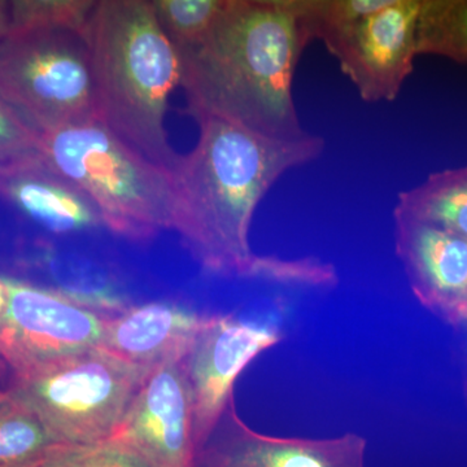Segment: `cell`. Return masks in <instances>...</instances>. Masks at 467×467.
I'll use <instances>...</instances> for the list:
<instances>
[{
	"instance_id": "1",
	"label": "cell",
	"mask_w": 467,
	"mask_h": 467,
	"mask_svg": "<svg viewBox=\"0 0 467 467\" xmlns=\"http://www.w3.org/2000/svg\"><path fill=\"white\" fill-rule=\"evenodd\" d=\"M312 42L300 0H230L204 42L180 52L181 85L193 119L217 117L282 140L306 133L292 95Z\"/></svg>"
},
{
	"instance_id": "2",
	"label": "cell",
	"mask_w": 467,
	"mask_h": 467,
	"mask_svg": "<svg viewBox=\"0 0 467 467\" xmlns=\"http://www.w3.org/2000/svg\"><path fill=\"white\" fill-rule=\"evenodd\" d=\"M198 122V144L171 171L173 229L208 272L254 278L260 256L251 250L250 229L257 205L285 171L318 159L324 140H275L217 117Z\"/></svg>"
},
{
	"instance_id": "3",
	"label": "cell",
	"mask_w": 467,
	"mask_h": 467,
	"mask_svg": "<svg viewBox=\"0 0 467 467\" xmlns=\"http://www.w3.org/2000/svg\"><path fill=\"white\" fill-rule=\"evenodd\" d=\"M98 113L119 140L173 171L181 155L165 130L168 100L181 85L180 52L160 26L150 2H98L88 27Z\"/></svg>"
},
{
	"instance_id": "4",
	"label": "cell",
	"mask_w": 467,
	"mask_h": 467,
	"mask_svg": "<svg viewBox=\"0 0 467 467\" xmlns=\"http://www.w3.org/2000/svg\"><path fill=\"white\" fill-rule=\"evenodd\" d=\"M39 159L78 187L110 232L152 241L173 227V177L128 146L101 121L39 134Z\"/></svg>"
},
{
	"instance_id": "5",
	"label": "cell",
	"mask_w": 467,
	"mask_h": 467,
	"mask_svg": "<svg viewBox=\"0 0 467 467\" xmlns=\"http://www.w3.org/2000/svg\"><path fill=\"white\" fill-rule=\"evenodd\" d=\"M0 97L39 134L99 121L86 34L9 33L0 43Z\"/></svg>"
},
{
	"instance_id": "6",
	"label": "cell",
	"mask_w": 467,
	"mask_h": 467,
	"mask_svg": "<svg viewBox=\"0 0 467 467\" xmlns=\"http://www.w3.org/2000/svg\"><path fill=\"white\" fill-rule=\"evenodd\" d=\"M150 371L97 348L15 376L8 389L57 444H94L112 438Z\"/></svg>"
},
{
	"instance_id": "7",
	"label": "cell",
	"mask_w": 467,
	"mask_h": 467,
	"mask_svg": "<svg viewBox=\"0 0 467 467\" xmlns=\"http://www.w3.org/2000/svg\"><path fill=\"white\" fill-rule=\"evenodd\" d=\"M8 308L0 330V358L15 376L32 373L101 348L107 318L54 288L5 278Z\"/></svg>"
},
{
	"instance_id": "8",
	"label": "cell",
	"mask_w": 467,
	"mask_h": 467,
	"mask_svg": "<svg viewBox=\"0 0 467 467\" xmlns=\"http://www.w3.org/2000/svg\"><path fill=\"white\" fill-rule=\"evenodd\" d=\"M284 339L279 319L205 316L184 358L192 387L193 432L201 460L209 439L233 402L234 383L257 356Z\"/></svg>"
},
{
	"instance_id": "9",
	"label": "cell",
	"mask_w": 467,
	"mask_h": 467,
	"mask_svg": "<svg viewBox=\"0 0 467 467\" xmlns=\"http://www.w3.org/2000/svg\"><path fill=\"white\" fill-rule=\"evenodd\" d=\"M423 0H389L383 8L322 42L368 103L398 98L418 57Z\"/></svg>"
},
{
	"instance_id": "10",
	"label": "cell",
	"mask_w": 467,
	"mask_h": 467,
	"mask_svg": "<svg viewBox=\"0 0 467 467\" xmlns=\"http://www.w3.org/2000/svg\"><path fill=\"white\" fill-rule=\"evenodd\" d=\"M109 441L125 445L150 467L201 466L183 359L150 371Z\"/></svg>"
},
{
	"instance_id": "11",
	"label": "cell",
	"mask_w": 467,
	"mask_h": 467,
	"mask_svg": "<svg viewBox=\"0 0 467 467\" xmlns=\"http://www.w3.org/2000/svg\"><path fill=\"white\" fill-rule=\"evenodd\" d=\"M367 447L353 432L331 439L259 434L239 420L232 402L202 451L201 466L365 467Z\"/></svg>"
},
{
	"instance_id": "12",
	"label": "cell",
	"mask_w": 467,
	"mask_h": 467,
	"mask_svg": "<svg viewBox=\"0 0 467 467\" xmlns=\"http://www.w3.org/2000/svg\"><path fill=\"white\" fill-rule=\"evenodd\" d=\"M395 248L417 299L459 324L467 316V241L416 218L393 213Z\"/></svg>"
},
{
	"instance_id": "13",
	"label": "cell",
	"mask_w": 467,
	"mask_h": 467,
	"mask_svg": "<svg viewBox=\"0 0 467 467\" xmlns=\"http://www.w3.org/2000/svg\"><path fill=\"white\" fill-rule=\"evenodd\" d=\"M205 316L177 301L128 306L107 318L101 348L130 364L155 370L182 361Z\"/></svg>"
},
{
	"instance_id": "14",
	"label": "cell",
	"mask_w": 467,
	"mask_h": 467,
	"mask_svg": "<svg viewBox=\"0 0 467 467\" xmlns=\"http://www.w3.org/2000/svg\"><path fill=\"white\" fill-rule=\"evenodd\" d=\"M0 196L36 225L58 235L103 225L88 196L39 158L0 167Z\"/></svg>"
},
{
	"instance_id": "15",
	"label": "cell",
	"mask_w": 467,
	"mask_h": 467,
	"mask_svg": "<svg viewBox=\"0 0 467 467\" xmlns=\"http://www.w3.org/2000/svg\"><path fill=\"white\" fill-rule=\"evenodd\" d=\"M395 211L467 241V167L430 175L399 195Z\"/></svg>"
},
{
	"instance_id": "16",
	"label": "cell",
	"mask_w": 467,
	"mask_h": 467,
	"mask_svg": "<svg viewBox=\"0 0 467 467\" xmlns=\"http://www.w3.org/2000/svg\"><path fill=\"white\" fill-rule=\"evenodd\" d=\"M57 444L41 418L7 389L0 400V467L34 462Z\"/></svg>"
},
{
	"instance_id": "17",
	"label": "cell",
	"mask_w": 467,
	"mask_h": 467,
	"mask_svg": "<svg viewBox=\"0 0 467 467\" xmlns=\"http://www.w3.org/2000/svg\"><path fill=\"white\" fill-rule=\"evenodd\" d=\"M441 55L467 64V0H423L418 55Z\"/></svg>"
},
{
	"instance_id": "18",
	"label": "cell",
	"mask_w": 467,
	"mask_h": 467,
	"mask_svg": "<svg viewBox=\"0 0 467 467\" xmlns=\"http://www.w3.org/2000/svg\"><path fill=\"white\" fill-rule=\"evenodd\" d=\"M230 0H150L160 26L178 51L205 41Z\"/></svg>"
},
{
	"instance_id": "19",
	"label": "cell",
	"mask_w": 467,
	"mask_h": 467,
	"mask_svg": "<svg viewBox=\"0 0 467 467\" xmlns=\"http://www.w3.org/2000/svg\"><path fill=\"white\" fill-rule=\"evenodd\" d=\"M98 2H11V32L67 29L88 34Z\"/></svg>"
},
{
	"instance_id": "20",
	"label": "cell",
	"mask_w": 467,
	"mask_h": 467,
	"mask_svg": "<svg viewBox=\"0 0 467 467\" xmlns=\"http://www.w3.org/2000/svg\"><path fill=\"white\" fill-rule=\"evenodd\" d=\"M32 467H150L140 456L115 441L94 444H57Z\"/></svg>"
},
{
	"instance_id": "21",
	"label": "cell",
	"mask_w": 467,
	"mask_h": 467,
	"mask_svg": "<svg viewBox=\"0 0 467 467\" xmlns=\"http://www.w3.org/2000/svg\"><path fill=\"white\" fill-rule=\"evenodd\" d=\"M39 133L0 97V167L38 159Z\"/></svg>"
},
{
	"instance_id": "22",
	"label": "cell",
	"mask_w": 467,
	"mask_h": 467,
	"mask_svg": "<svg viewBox=\"0 0 467 467\" xmlns=\"http://www.w3.org/2000/svg\"><path fill=\"white\" fill-rule=\"evenodd\" d=\"M11 2L0 0V43L7 38L11 32Z\"/></svg>"
},
{
	"instance_id": "23",
	"label": "cell",
	"mask_w": 467,
	"mask_h": 467,
	"mask_svg": "<svg viewBox=\"0 0 467 467\" xmlns=\"http://www.w3.org/2000/svg\"><path fill=\"white\" fill-rule=\"evenodd\" d=\"M8 308V288L5 278H0V330L5 324V313Z\"/></svg>"
},
{
	"instance_id": "24",
	"label": "cell",
	"mask_w": 467,
	"mask_h": 467,
	"mask_svg": "<svg viewBox=\"0 0 467 467\" xmlns=\"http://www.w3.org/2000/svg\"><path fill=\"white\" fill-rule=\"evenodd\" d=\"M457 325H462V326H465V328H467V316L465 318L463 319H461V321L459 322V324Z\"/></svg>"
},
{
	"instance_id": "25",
	"label": "cell",
	"mask_w": 467,
	"mask_h": 467,
	"mask_svg": "<svg viewBox=\"0 0 467 467\" xmlns=\"http://www.w3.org/2000/svg\"><path fill=\"white\" fill-rule=\"evenodd\" d=\"M5 392H7V389H3L2 387H0V400H2L3 398H5Z\"/></svg>"
},
{
	"instance_id": "26",
	"label": "cell",
	"mask_w": 467,
	"mask_h": 467,
	"mask_svg": "<svg viewBox=\"0 0 467 467\" xmlns=\"http://www.w3.org/2000/svg\"><path fill=\"white\" fill-rule=\"evenodd\" d=\"M32 463V462H30ZM30 463H26V465H18V466H2V467H32L30 466Z\"/></svg>"
},
{
	"instance_id": "27",
	"label": "cell",
	"mask_w": 467,
	"mask_h": 467,
	"mask_svg": "<svg viewBox=\"0 0 467 467\" xmlns=\"http://www.w3.org/2000/svg\"><path fill=\"white\" fill-rule=\"evenodd\" d=\"M201 467H212V466H201Z\"/></svg>"
}]
</instances>
